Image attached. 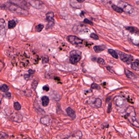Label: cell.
<instances>
[{
  "label": "cell",
  "mask_w": 139,
  "mask_h": 139,
  "mask_svg": "<svg viewBox=\"0 0 139 139\" xmlns=\"http://www.w3.org/2000/svg\"><path fill=\"white\" fill-rule=\"evenodd\" d=\"M114 102L115 104L118 106H122L124 103V100L120 96L115 97L114 100Z\"/></svg>",
  "instance_id": "cell-10"
},
{
  "label": "cell",
  "mask_w": 139,
  "mask_h": 139,
  "mask_svg": "<svg viewBox=\"0 0 139 139\" xmlns=\"http://www.w3.org/2000/svg\"><path fill=\"white\" fill-rule=\"evenodd\" d=\"M38 85V82L36 81H33V82L32 84V88H33L34 89H35L37 87Z\"/></svg>",
  "instance_id": "cell-30"
},
{
  "label": "cell",
  "mask_w": 139,
  "mask_h": 139,
  "mask_svg": "<svg viewBox=\"0 0 139 139\" xmlns=\"http://www.w3.org/2000/svg\"><path fill=\"white\" fill-rule=\"evenodd\" d=\"M78 3H83L84 1L85 0H76Z\"/></svg>",
  "instance_id": "cell-39"
},
{
  "label": "cell",
  "mask_w": 139,
  "mask_h": 139,
  "mask_svg": "<svg viewBox=\"0 0 139 139\" xmlns=\"http://www.w3.org/2000/svg\"><path fill=\"white\" fill-rule=\"evenodd\" d=\"M118 6L121 8L123 12H125L131 13L133 11L132 6L125 2L122 1L120 2L118 4Z\"/></svg>",
  "instance_id": "cell-5"
},
{
  "label": "cell",
  "mask_w": 139,
  "mask_h": 139,
  "mask_svg": "<svg viewBox=\"0 0 139 139\" xmlns=\"http://www.w3.org/2000/svg\"><path fill=\"white\" fill-rule=\"evenodd\" d=\"M102 1L104 4L106 5V6L110 5L111 3V0H102Z\"/></svg>",
  "instance_id": "cell-26"
},
{
  "label": "cell",
  "mask_w": 139,
  "mask_h": 139,
  "mask_svg": "<svg viewBox=\"0 0 139 139\" xmlns=\"http://www.w3.org/2000/svg\"><path fill=\"white\" fill-rule=\"evenodd\" d=\"M43 89L44 90H45V91H48L50 89V88L48 86L45 85L44 86L43 88Z\"/></svg>",
  "instance_id": "cell-33"
},
{
  "label": "cell",
  "mask_w": 139,
  "mask_h": 139,
  "mask_svg": "<svg viewBox=\"0 0 139 139\" xmlns=\"http://www.w3.org/2000/svg\"><path fill=\"white\" fill-rule=\"evenodd\" d=\"M42 103L43 106L46 107L48 105L50 100L48 97L47 96H44L41 98Z\"/></svg>",
  "instance_id": "cell-12"
},
{
  "label": "cell",
  "mask_w": 139,
  "mask_h": 139,
  "mask_svg": "<svg viewBox=\"0 0 139 139\" xmlns=\"http://www.w3.org/2000/svg\"><path fill=\"white\" fill-rule=\"evenodd\" d=\"M106 47L104 45L95 46L94 47V49L96 53H100L102 52L105 50Z\"/></svg>",
  "instance_id": "cell-11"
},
{
  "label": "cell",
  "mask_w": 139,
  "mask_h": 139,
  "mask_svg": "<svg viewBox=\"0 0 139 139\" xmlns=\"http://www.w3.org/2000/svg\"><path fill=\"white\" fill-rule=\"evenodd\" d=\"M13 107L16 110L19 111L21 108V106L18 102H15L13 104Z\"/></svg>",
  "instance_id": "cell-21"
},
{
  "label": "cell",
  "mask_w": 139,
  "mask_h": 139,
  "mask_svg": "<svg viewBox=\"0 0 139 139\" xmlns=\"http://www.w3.org/2000/svg\"><path fill=\"white\" fill-rule=\"evenodd\" d=\"M67 39L70 43L73 45H78L82 44L83 42L82 40L74 35H70L67 36Z\"/></svg>",
  "instance_id": "cell-6"
},
{
  "label": "cell",
  "mask_w": 139,
  "mask_h": 139,
  "mask_svg": "<svg viewBox=\"0 0 139 139\" xmlns=\"http://www.w3.org/2000/svg\"><path fill=\"white\" fill-rule=\"evenodd\" d=\"M7 7H8L9 11L14 13H17L19 15H23L24 16H26L28 14L27 11L23 9V8L18 6L16 4L11 3H7Z\"/></svg>",
  "instance_id": "cell-1"
},
{
  "label": "cell",
  "mask_w": 139,
  "mask_h": 139,
  "mask_svg": "<svg viewBox=\"0 0 139 139\" xmlns=\"http://www.w3.org/2000/svg\"><path fill=\"white\" fill-rule=\"evenodd\" d=\"M44 25L43 24H39L36 27V30L37 32H40L43 30L44 28Z\"/></svg>",
  "instance_id": "cell-22"
},
{
  "label": "cell",
  "mask_w": 139,
  "mask_h": 139,
  "mask_svg": "<svg viewBox=\"0 0 139 139\" xmlns=\"http://www.w3.org/2000/svg\"><path fill=\"white\" fill-rule=\"evenodd\" d=\"M126 30L129 31V32H131V33H133L134 32H135V27H125Z\"/></svg>",
  "instance_id": "cell-24"
},
{
  "label": "cell",
  "mask_w": 139,
  "mask_h": 139,
  "mask_svg": "<svg viewBox=\"0 0 139 139\" xmlns=\"http://www.w3.org/2000/svg\"><path fill=\"white\" fill-rule=\"evenodd\" d=\"M108 52L115 58H116V59L118 58V54L116 51H114L112 49H108Z\"/></svg>",
  "instance_id": "cell-17"
},
{
  "label": "cell",
  "mask_w": 139,
  "mask_h": 139,
  "mask_svg": "<svg viewBox=\"0 0 139 139\" xmlns=\"http://www.w3.org/2000/svg\"><path fill=\"white\" fill-rule=\"evenodd\" d=\"M91 88L94 89H100V87L98 84H95V83H93L91 85Z\"/></svg>",
  "instance_id": "cell-25"
},
{
  "label": "cell",
  "mask_w": 139,
  "mask_h": 139,
  "mask_svg": "<svg viewBox=\"0 0 139 139\" xmlns=\"http://www.w3.org/2000/svg\"><path fill=\"white\" fill-rule=\"evenodd\" d=\"M127 114V118L129 121L134 126L137 127H139L138 122L137 120L136 115L134 108L131 107H129L126 110Z\"/></svg>",
  "instance_id": "cell-2"
},
{
  "label": "cell",
  "mask_w": 139,
  "mask_h": 139,
  "mask_svg": "<svg viewBox=\"0 0 139 139\" xmlns=\"http://www.w3.org/2000/svg\"><path fill=\"white\" fill-rule=\"evenodd\" d=\"M5 96H6V97H7V98H10L11 97V93H10L9 92L6 93L5 94Z\"/></svg>",
  "instance_id": "cell-34"
},
{
  "label": "cell",
  "mask_w": 139,
  "mask_h": 139,
  "mask_svg": "<svg viewBox=\"0 0 139 139\" xmlns=\"http://www.w3.org/2000/svg\"><path fill=\"white\" fill-rule=\"evenodd\" d=\"M7 136V135L5 133L0 132V138H3Z\"/></svg>",
  "instance_id": "cell-31"
},
{
  "label": "cell",
  "mask_w": 139,
  "mask_h": 139,
  "mask_svg": "<svg viewBox=\"0 0 139 139\" xmlns=\"http://www.w3.org/2000/svg\"><path fill=\"white\" fill-rule=\"evenodd\" d=\"M30 4L32 7L37 9H41L44 7V3L39 0H31Z\"/></svg>",
  "instance_id": "cell-8"
},
{
  "label": "cell",
  "mask_w": 139,
  "mask_h": 139,
  "mask_svg": "<svg viewBox=\"0 0 139 139\" xmlns=\"http://www.w3.org/2000/svg\"><path fill=\"white\" fill-rule=\"evenodd\" d=\"M139 61L138 60L137 62H135L131 64V67L133 70L135 71H138L139 70Z\"/></svg>",
  "instance_id": "cell-15"
},
{
  "label": "cell",
  "mask_w": 139,
  "mask_h": 139,
  "mask_svg": "<svg viewBox=\"0 0 139 139\" xmlns=\"http://www.w3.org/2000/svg\"><path fill=\"white\" fill-rule=\"evenodd\" d=\"M16 22L14 20H10L8 22V28L9 29H12L14 28L16 26Z\"/></svg>",
  "instance_id": "cell-20"
},
{
  "label": "cell",
  "mask_w": 139,
  "mask_h": 139,
  "mask_svg": "<svg viewBox=\"0 0 139 139\" xmlns=\"http://www.w3.org/2000/svg\"><path fill=\"white\" fill-rule=\"evenodd\" d=\"M46 19L48 21H51L54 20V13L53 12H49L46 14Z\"/></svg>",
  "instance_id": "cell-14"
},
{
  "label": "cell",
  "mask_w": 139,
  "mask_h": 139,
  "mask_svg": "<svg viewBox=\"0 0 139 139\" xmlns=\"http://www.w3.org/2000/svg\"><path fill=\"white\" fill-rule=\"evenodd\" d=\"M49 62V58L48 57L45 56L43 58V63H47Z\"/></svg>",
  "instance_id": "cell-32"
},
{
  "label": "cell",
  "mask_w": 139,
  "mask_h": 139,
  "mask_svg": "<svg viewBox=\"0 0 139 139\" xmlns=\"http://www.w3.org/2000/svg\"><path fill=\"white\" fill-rule=\"evenodd\" d=\"M116 52L117 54H119L120 59L122 61L127 63V64H129L131 63V62L133 60V57L132 56L125 54L124 52L118 50L116 51Z\"/></svg>",
  "instance_id": "cell-4"
},
{
  "label": "cell",
  "mask_w": 139,
  "mask_h": 139,
  "mask_svg": "<svg viewBox=\"0 0 139 139\" xmlns=\"http://www.w3.org/2000/svg\"><path fill=\"white\" fill-rule=\"evenodd\" d=\"M83 22H84V23L90 25H94V24H93L92 22L91 21V20H89L88 19H84Z\"/></svg>",
  "instance_id": "cell-28"
},
{
  "label": "cell",
  "mask_w": 139,
  "mask_h": 139,
  "mask_svg": "<svg viewBox=\"0 0 139 139\" xmlns=\"http://www.w3.org/2000/svg\"><path fill=\"white\" fill-rule=\"evenodd\" d=\"M3 97V95L1 94L0 93V104L1 103Z\"/></svg>",
  "instance_id": "cell-38"
},
{
  "label": "cell",
  "mask_w": 139,
  "mask_h": 139,
  "mask_svg": "<svg viewBox=\"0 0 139 139\" xmlns=\"http://www.w3.org/2000/svg\"><path fill=\"white\" fill-rule=\"evenodd\" d=\"M125 73L127 77L130 79H134L136 77L135 75L133 73L126 69L125 70Z\"/></svg>",
  "instance_id": "cell-13"
},
{
  "label": "cell",
  "mask_w": 139,
  "mask_h": 139,
  "mask_svg": "<svg viewBox=\"0 0 139 139\" xmlns=\"http://www.w3.org/2000/svg\"><path fill=\"white\" fill-rule=\"evenodd\" d=\"M66 111L69 116H70L73 120H74L76 118V114L75 111H74L72 108H71L70 107H69L66 109Z\"/></svg>",
  "instance_id": "cell-9"
},
{
  "label": "cell",
  "mask_w": 139,
  "mask_h": 139,
  "mask_svg": "<svg viewBox=\"0 0 139 139\" xmlns=\"http://www.w3.org/2000/svg\"><path fill=\"white\" fill-rule=\"evenodd\" d=\"M111 103L110 102L109 104V106H108V112H109L111 111Z\"/></svg>",
  "instance_id": "cell-37"
},
{
  "label": "cell",
  "mask_w": 139,
  "mask_h": 139,
  "mask_svg": "<svg viewBox=\"0 0 139 139\" xmlns=\"http://www.w3.org/2000/svg\"><path fill=\"white\" fill-rule=\"evenodd\" d=\"M28 72L30 74H33L35 72V71L30 69V70H28Z\"/></svg>",
  "instance_id": "cell-36"
},
{
  "label": "cell",
  "mask_w": 139,
  "mask_h": 139,
  "mask_svg": "<svg viewBox=\"0 0 139 139\" xmlns=\"http://www.w3.org/2000/svg\"><path fill=\"white\" fill-rule=\"evenodd\" d=\"M81 52L78 50H73L70 52V62L72 64H76L81 59Z\"/></svg>",
  "instance_id": "cell-3"
},
{
  "label": "cell",
  "mask_w": 139,
  "mask_h": 139,
  "mask_svg": "<svg viewBox=\"0 0 139 139\" xmlns=\"http://www.w3.org/2000/svg\"><path fill=\"white\" fill-rule=\"evenodd\" d=\"M90 105L94 108H99L102 105V101L99 98L92 99L90 100Z\"/></svg>",
  "instance_id": "cell-7"
},
{
  "label": "cell",
  "mask_w": 139,
  "mask_h": 139,
  "mask_svg": "<svg viewBox=\"0 0 139 139\" xmlns=\"http://www.w3.org/2000/svg\"><path fill=\"white\" fill-rule=\"evenodd\" d=\"M6 25V22L4 19H0V32L5 29Z\"/></svg>",
  "instance_id": "cell-16"
},
{
  "label": "cell",
  "mask_w": 139,
  "mask_h": 139,
  "mask_svg": "<svg viewBox=\"0 0 139 139\" xmlns=\"http://www.w3.org/2000/svg\"><path fill=\"white\" fill-rule=\"evenodd\" d=\"M90 37L92 38L93 39H95V40H98L99 39V37L98 36V35H97L96 34L94 33H91L90 35Z\"/></svg>",
  "instance_id": "cell-27"
},
{
  "label": "cell",
  "mask_w": 139,
  "mask_h": 139,
  "mask_svg": "<svg viewBox=\"0 0 139 139\" xmlns=\"http://www.w3.org/2000/svg\"><path fill=\"white\" fill-rule=\"evenodd\" d=\"M9 89V87L6 84H2L0 87V90L3 92H7Z\"/></svg>",
  "instance_id": "cell-18"
},
{
  "label": "cell",
  "mask_w": 139,
  "mask_h": 139,
  "mask_svg": "<svg viewBox=\"0 0 139 139\" xmlns=\"http://www.w3.org/2000/svg\"><path fill=\"white\" fill-rule=\"evenodd\" d=\"M55 24L54 23V20L51 21H49L48 24H47L46 29H49L50 28H52V27L54 26V25Z\"/></svg>",
  "instance_id": "cell-23"
},
{
  "label": "cell",
  "mask_w": 139,
  "mask_h": 139,
  "mask_svg": "<svg viewBox=\"0 0 139 139\" xmlns=\"http://www.w3.org/2000/svg\"><path fill=\"white\" fill-rule=\"evenodd\" d=\"M30 75H28V74H25L24 75L25 79L26 80H28L29 79H30Z\"/></svg>",
  "instance_id": "cell-35"
},
{
  "label": "cell",
  "mask_w": 139,
  "mask_h": 139,
  "mask_svg": "<svg viewBox=\"0 0 139 139\" xmlns=\"http://www.w3.org/2000/svg\"><path fill=\"white\" fill-rule=\"evenodd\" d=\"M97 62H98V63L100 64H104V63H105V61H104V60L102 58H99L98 59Z\"/></svg>",
  "instance_id": "cell-29"
},
{
  "label": "cell",
  "mask_w": 139,
  "mask_h": 139,
  "mask_svg": "<svg viewBox=\"0 0 139 139\" xmlns=\"http://www.w3.org/2000/svg\"><path fill=\"white\" fill-rule=\"evenodd\" d=\"M111 7L113 9H114V11H115L116 12L119 13H122L123 12V10L121 8H120V7L117 6H115V5H112L111 6Z\"/></svg>",
  "instance_id": "cell-19"
}]
</instances>
